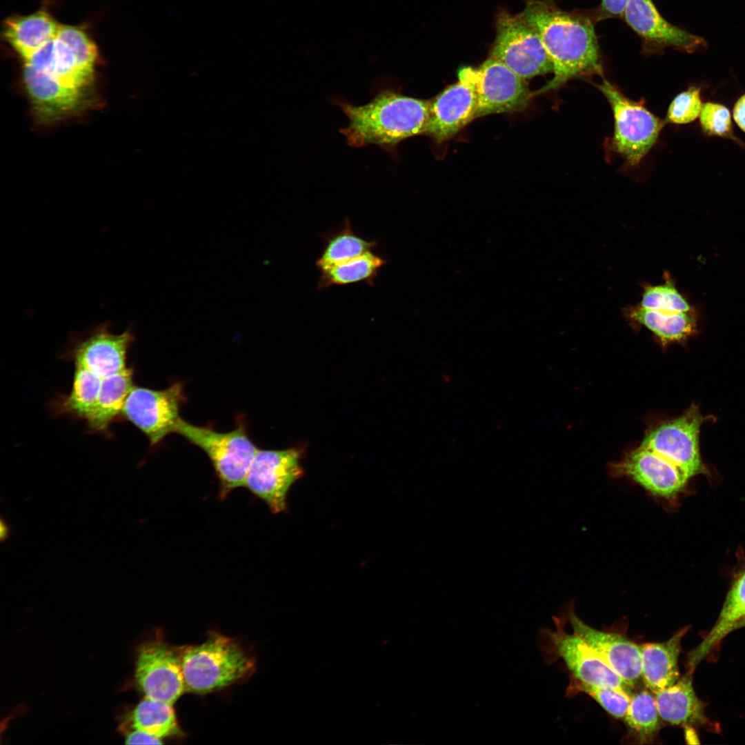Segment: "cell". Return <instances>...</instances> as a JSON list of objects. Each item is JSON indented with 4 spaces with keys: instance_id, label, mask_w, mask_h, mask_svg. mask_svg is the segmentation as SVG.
<instances>
[{
    "instance_id": "obj_1",
    "label": "cell",
    "mask_w": 745,
    "mask_h": 745,
    "mask_svg": "<svg viewBox=\"0 0 745 745\" xmlns=\"http://www.w3.org/2000/svg\"><path fill=\"white\" fill-rule=\"evenodd\" d=\"M521 13L538 32L553 66V78L536 94L557 90L576 77L602 74L589 18L562 10L554 0H527Z\"/></svg>"
},
{
    "instance_id": "obj_2",
    "label": "cell",
    "mask_w": 745,
    "mask_h": 745,
    "mask_svg": "<svg viewBox=\"0 0 745 745\" xmlns=\"http://www.w3.org/2000/svg\"><path fill=\"white\" fill-rule=\"evenodd\" d=\"M348 119L340 132L353 147L376 145L392 153L403 140L424 134L430 100L404 95L392 89L379 92L370 101L355 106L337 101Z\"/></svg>"
},
{
    "instance_id": "obj_3",
    "label": "cell",
    "mask_w": 745,
    "mask_h": 745,
    "mask_svg": "<svg viewBox=\"0 0 745 745\" xmlns=\"http://www.w3.org/2000/svg\"><path fill=\"white\" fill-rule=\"evenodd\" d=\"M255 665L253 657L238 642L211 633L203 643L183 648L186 691L204 694L223 688L250 676Z\"/></svg>"
},
{
    "instance_id": "obj_4",
    "label": "cell",
    "mask_w": 745,
    "mask_h": 745,
    "mask_svg": "<svg viewBox=\"0 0 745 745\" xmlns=\"http://www.w3.org/2000/svg\"><path fill=\"white\" fill-rule=\"evenodd\" d=\"M175 432L206 454L219 480L221 499L244 486L248 468L258 449L243 426L220 433L180 418Z\"/></svg>"
},
{
    "instance_id": "obj_5",
    "label": "cell",
    "mask_w": 745,
    "mask_h": 745,
    "mask_svg": "<svg viewBox=\"0 0 745 745\" xmlns=\"http://www.w3.org/2000/svg\"><path fill=\"white\" fill-rule=\"evenodd\" d=\"M595 86L608 101L614 117L610 150L630 166H637L657 140L666 123L650 112L642 100L635 101L603 78Z\"/></svg>"
},
{
    "instance_id": "obj_6",
    "label": "cell",
    "mask_w": 745,
    "mask_h": 745,
    "mask_svg": "<svg viewBox=\"0 0 745 745\" xmlns=\"http://www.w3.org/2000/svg\"><path fill=\"white\" fill-rule=\"evenodd\" d=\"M490 57L502 62L524 80L553 72V63L538 32L522 13L499 12Z\"/></svg>"
},
{
    "instance_id": "obj_7",
    "label": "cell",
    "mask_w": 745,
    "mask_h": 745,
    "mask_svg": "<svg viewBox=\"0 0 745 745\" xmlns=\"http://www.w3.org/2000/svg\"><path fill=\"white\" fill-rule=\"evenodd\" d=\"M458 78L470 85L476 95V118L522 110L530 98L525 80L492 57L478 68H461Z\"/></svg>"
},
{
    "instance_id": "obj_8",
    "label": "cell",
    "mask_w": 745,
    "mask_h": 745,
    "mask_svg": "<svg viewBox=\"0 0 745 745\" xmlns=\"http://www.w3.org/2000/svg\"><path fill=\"white\" fill-rule=\"evenodd\" d=\"M302 451L259 450L248 468L244 486L263 501L273 514L287 510V495L292 484L304 475L300 465Z\"/></svg>"
},
{
    "instance_id": "obj_9",
    "label": "cell",
    "mask_w": 745,
    "mask_h": 745,
    "mask_svg": "<svg viewBox=\"0 0 745 745\" xmlns=\"http://www.w3.org/2000/svg\"><path fill=\"white\" fill-rule=\"evenodd\" d=\"M556 630L540 632V646L546 656L562 658L576 680L590 685L606 686L630 695V687L600 657L574 633H567L563 623L555 618Z\"/></svg>"
},
{
    "instance_id": "obj_10",
    "label": "cell",
    "mask_w": 745,
    "mask_h": 745,
    "mask_svg": "<svg viewBox=\"0 0 745 745\" xmlns=\"http://www.w3.org/2000/svg\"><path fill=\"white\" fill-rule=\"evenodd\" d=\"M181 382L163 390L135 386L130 390L122 415L149 439L151 446L175 432L186 397Z\"/></svg>"
},
{
    "instance_id": "obj_11",
    "label": "cell",
    "mask_w": 745,
    "mask_h": 745,
    "mask_svg": "<svg viewBox=\"0 0 745 745\" xmlns=\"http://www.w3.org/2000/svg\"><path fill=\"white\" fill-rule=\"evenodd\" d=\"M183 648L170 646L161 639L139 647L135 677L146 697L173 704L186 691Z\"/></svg>"
},
{
    "instance_id": "obj_12",
    "label": "cell",
    "mask_w": 745,
    "mask_h": 745,
    "mask_svg": "<svg viewBox=\"0 0 745 745\" xmlns=\"http://www.w3.org/2000/svg\"><path fill=\"white\" fill-rule=\"evenodd\" d=\"M703 417L693 406L682 416L666 421L648 432L640 446L648 448L677 466L689 479L704 473L699 449V432Z\"/></svg>"
},
{
    "instance_id": "obj_13",
    "label": "cell",
    "mask_w": 745,
    "mask_h": 745,
    "mask_svg": "<svg viewBox=\"0 0 745 745\" xmlns=\"http://www.w3.org/2000/svg\"><path fill=\"white\" fill-rule=\"evenodd\" d=\"M108 322L101 324L77 339L72 348L74 364L103 378L128 368L127 353L135 340L128 328L121 334L110 330Z\"/></svg>"
},
{
    "instance_id": "obj_14",
    "label": "cell",
    "mask_w": 745,
    "mask_h": 745,
    "mask_svg": "<svg viewBox=\"0 0 745 745\" xmlns=\"http://www.w3.org/2000/svg\"><path fill=\"white\" fill-rule=\"evenodd\" d=\"M573 631L630 687L642 678L640 645L615 633L596 630L582 622L573 610L568 612Z\"/></svg>"
},
{
    "instance_id": "obj_15",
    "label": "cell",
    "mask_w": 745,
    "mask_h": 745,
    "mask_svg": "<svg viewBox=\"0 0 745 745\" xmlns=\"http://www.w3.org/2000/svg\"><path fill=\"white\" fill-rule=\"evenodd\" d=\"M622 17L643 39L647 50L673 47L691 52L704 43L701 37L664 19L652 0H630Z\"/></svg>"
},
{
    "instance_id": "obj_16",
    "label": "cell",
    "mask_w": 745,
    "mask_h": 745,
    "mask_svg": "<svg viewBox=\"0 0 745 745\" xmlns=\"http://www.w3.org/2000/svg\"><path fill=\"white\" fill-rule=\"evenodd\" d=\"M614 470L630 477L653 495L665 498L676 495L688 479L669 460L642 446L630 453Z\"/></svg>"
},
{
    "instance_id": "obj_17",
    "label": "cell",
    "mask_w": 745,
    "mask_h": 745,
    "mask_svg": "<svg viewBox=\"0 0 745 745\" xmlns=\"http://www.w3.org/2000/svg\"><path fill=\"white\" fill-rule=\"evenodd\" d=\"M477 97L467 83L459 80L430 100L424 134L437 142L449 139L476 118Z\"/></svg>"
},
{
    "instance_id": "obj_18",
    "label": "cell",
    "mask_w": 745,
    "mask_h": 745,
    "mask_svg": "<svg viewBox=\"0 0 745 745\" xmlns=\"http://www.w3.org/2000/svg\"><path fill=\"white\" fill-rule=\"evenodd\" d=\"M23 80L37 115L56 119L76 110L83 91L66 87L50 74L24 64Z\"/></svg>"
},
{
    "instance_id": "obj_19",
    "label": "cell",
    "mask_w": 745,
    "mask_h": 745,
    "mask_svg": "<svg viewBox=\"0 0 745 745\" xmlns=\"http://www.w3.org/2000/svg\"><path fill=\"white\" fill-rule=\"evenodd\" d=\"M662 720L672 725H704L708 722L704 704L694 691L691 673L661 691L653 692Z\"/></svg>"
},
{
    "instance_id": "obj_20",
    "label": "cell",
    "mask_w": 745,
    "mask_h": 745,
    "mask_svg": "<svg viewBox=\"0 0 745 745\" xmlns=\"http://www.w3.org/2000/svg\"><path fill=\"white\" fill-rule=\"evenodd\" d=\"M687 630L686 628L680 630L663 642L640 645L642 679L652 693L673 685L679 678L678 658L681 639Z\"/></svg>"
},
{
    "instance_id": "obj_21",
    "label": "cell",
    "mask_w": 745,
    "mask_h": 745,
    "mask_svg": "<svg viewBox=\"0 0 745 745\" xmlns=\"http://www.w3.org/2000/svg\"><path fill=\"white\" fill-rule=\"evenodd\" d=\"M134 387L133 370L128 368L102 378L95 406L86 420L93 433H109L111 424L122 414L126 399Z\"/></svg>"
},
{
    "instance_id": "obj_22",
    "label": "cell",
    "mask_w": 745,
    "mask_h": 745,
    "mask_svg": "<svg viewBox=\"0 0 745 745\" xmlns=\"http://www.w3.org/2000/svg\"><path fill=\"white\" fill-rule=\"evenodd\" d=\"M60 26L48 12L39 11L7 20L4 36L9 44L25 60L54 39Z\"/></svg>"
},
{
    "instance_id": "obj_23",
    "label": "cell",
    "mask_w": 745,
    "mask_h": 745,
    "mask_svg": "<svg viewBox=\"0 0 745 745\" xmlns=\"http://www.w3.org/2000/svg\"><path fill=\"white\" fill-rule=\"evenodd\" d=\"M745 617V570L735 580L730 588L717 620L708 634L688 656L690 670L703 659Z\"/></svg>"
},
{
    "instance_id": "obj_24",
    "label": "cell",
    "mask_w": 745,
    "mask_h": 745,
    "mask_svg": "<svg viewBox=\"0 0 745 745\" xmlns=\"http://www.w3.org/2000/svg\"><path fill=\"white\" fill-rule=\"evenodd\" d=\"M626 315L630 320L652 331L664 343L682 341L691 336L697 326L694 310L686 312L659 311L637 305L626 308Z\"/></svg>"
},
{
    "instance_id": "obj_25",
    "label": "cell",
    "mask_w": 745,
    "mask_h": 745,
    "mask_svg": "<svg viewBox=\"0 0 745 745\" xmlns=\"http://www.w3.org/2000/svg\"><path fill=\"white\" fill-rule=\"evenodd\" d=\"M386 263L385 259L371 250L350 260L319 269L317 289L361 281L372 285Z\"/></svg>"
},
{
    "instance_id": "obj_26",
    "label": "cell",
    "mask_w": 745,
    "mask_h": 745,
    "mask_svg": "<svg viewBox=\"0 0 745 745\" xmlns=\"http://www.w3.org/2000/svg\"><path fill=\"white\" fill-rule=\"evenodd\" d=\"M101 379L85 368L75 365L72 389L53 404L54 413L86 421L95 406Z\"/></svg>"
},
{
    "instance_id": "obj_27",
    "label": "cell",
    "mask_w": 745,
    "mask_h": 745,
    "mask_svg": "<svg viewBox=\"0 0 745 745\" xmlns=\"http://www.w3.org/2000/svg\"><path fill=\"white\" fill-rule=\"evenodd\" d=\"M324 239V248L316 261L318 270L359 257L377 246V241L357 235L348 218L338 230L326 235Z\"/></svg>"
},
{
    "instance_id": "obj_28",
    "label": "cell",
    "mask_w": 745,
    "mask_h": 745,
    "mask_svg": "<svg viewBox=\"0 0 745 745\" xmlns=\"http://www.w3.org/2000/svg\"><path fill=\"white\" fill-rule=\"evenodd\" d=\"M172 706L146 697L132 712L133 728L159 739L180 735L181 731Z\"/></svg>"
},
{
    "instance_id": "obj_29",
    "label": "cell",
    "mask_w": 745,
    "mask_h": 745,
    "mask_svg": "<svg viewBox=\"0 0 745 745\" xmlns=\"http://www.w3.org/2000/svg\"><path fill=\"white\" fill-rule=\"evenodd\" d=\"M624 719L639 743L650 742L660 728L661 718L654 694L645 689L631 695Z\"/></svg>"
},
{
    "instance_id": "obj_30",
    "label": "cell",
    "mask_w": 745,
    "mask_h": 745,
    "mask_svg": "<svg viewBox=\"0 0 745 745\" xmlns=\"http://www.w3.org/2000/svg\"><path fill=\"white\" fill-rule=\"evenodd\" d=\"M638 305L644 308L659 311L686 312L693 310L668 276L664 284L645 285Z\"/></svg>"
},
{
    "instance_id": "obj_31",
    "label": "cell",
    "mask_w": 745,
    "mask_h": 745,
    "mask_svg": "<svg viewBox=\"0 0 745 745\" xmlns=\"http://www.w3.org/2000/svg\"><path fill=\"white\" fill-rule=\"evenodd\" d=\"M575 690L590 696L614 717H624L631 695L610 686L590 685L577 680L575 682Z\"/></svg>"
},
{
    "instance_id": "obj_32",
    "label": "cell",
    "mask_w": 745,
    "mask_h": 745,
    "mask_svg": "<svg viewBox=\"0 0 745 745\" xmlns=\"http://www.w3.org/2000/svg\"><path fill=\"white\" fill-rule=\"evenodd\" d=\"M699 117L700 127L706 135L731 139L742 143L733 134L731 112L725 106L707 102L703 105Z\"/></svg>"
},
{
    "instance_id": "obj_33",
    "label": "cell",
    "mask_w": 745,
    "mask_h": 745,
    "mask_svg": "<svg viewBox=\"0 0 745 745\" xmlns=\"http://www.w3.org/2000/svg\"><path fill=\"white\" fill-rule=\"evenodd\" d=\"M702 106L700 88L690 87L673 99L664 121L675 124L691 123L699 117Z\"/></svg>"
},
{
    "instance_id": "obj_34",
    "label": "cell",
    "mask_w": 745,
    "mask_h": 745,
    "mask_svg": "<svg viewBox=\"0 0 745 745\" xmlns=\"http://www.w3.org/2000/svg\"><path fill=\"white\" fill-rule=\"evenodd\" d=\"M57 37L70 48L84 66L94 70L97 50L84 32L74 26H60Z\"/></svg>"
},
{
    "instance_id": "obj_35",
    "label": "cell",
    "mask_w": 745,
    "mask_h": 745,
    "mask_svg": "<svg viewBox=\"0 0 745 745\" xmlns=\"http://www.w3.org/2000/svg\"><path fill=\"white\" fill-rule=\"evenodd\" d=\"M630 0H602L599 7L597 21L609 18L622 17Z\"/></svg>"
},
{
    "instance_id": "obj_36",
    "label": "cell",
    "mask_w": 745,
    "mask_h": 745,
    "mask_svg": "<svg viewBox=\"0 0 745 745\" xmlns=\"http://www.w3.org/2000/svg\"><path fill=\"white\" fill-rule=\"evenodd\" d=\"M162 739L157 738L144 731L135 729L126 737V744H160Z\"/></svg>"
},
{
    "instance_id": "obj_37",
    "label": "cell",
    "mask_w": 745,
    "mask_h": 745,
    "mask_svg": "<svg viewBox=\"0 0 745 745\" xmlns=\"http://www.w3.org/2000/svg\"><path fill=\"white\" fill-rule=\"evenodd\" d=\"M733 119L739 128L745 132V94L742 95L734 105Z\"/></svg>"
},
{
    "instance_id": "obj_38",
    "label": "cell",
    "mask_w": 745,
    "mask_h": 745,
    "mask_svg": "<svg viewBox=\"0 0 745 745\" xmlns=\"http://www.w3.org/2000/svg\"><path fill=\"white\" fill-rule=\"evenodd\" d=\"M10 535V527L5 518L1 517L0 519V540L1 542L6 541Z\"/></svg>"
},
{
    "instance_id": "obj_39",
    "label": "cell",
    "mask_w": 745,
    "mask_h": 745,
    "mask_svg": "<svg viewBox=\"0 0 745 745\" xmlns=\"http://www.w3.org/2000/svg\"><path fill=\"white\" fill-rule=\"evenodd\" d=\"M745 626V617L741 619L733 628V630Z\"/></svg>"
}]
</instances>
